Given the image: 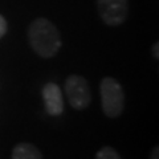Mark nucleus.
<instances>
[{
	"instance_id": "f257e3e1",
	"label": "nucleus",
	"mask_w": 159,
	"mask_h": 159,
	"mask_svg": "<svg viewBox=\"0 0 159 159\" xmlns=\"http://www.w3.org/2000/svg\"><path fill=\"white\" fill-rule=\"evenodd\" d=\"M28 40L33 52L43 58L56 56L61 48V36L57 27L44 17H39L31 23L28 28Z\"/></svg>"
},
{
	"instance_id": "f03ea898",
	"label": "nucleus",
	"mask_w": 159,
	"mask_h": 159,
	"mask_svg": "<svg viewBox=\"0 0 159 159\" xmlns=\"http://www.w3.org/2000/svg\"><path fill=\"white\" fill-rule=\"evenodd\" d=\"M102 111L109 118L121 116L125 109V92L116 78L105 77L99 84Z\"/></svg>"
},
{
	"instance_id": "7ed1b4c3",
	"label": "nucleus",
	"mask_w": 159,
	"mask_h": 159,
	"mask_svg": "<svg viewBox=\"0 0 159 159\" xmlns=\"http://www.w3.org/2000/svg\"><path fill=\"white\" fill-rule=\"evenodd\" d=\"M65 94L70 106L77 110L86 109L92 102V92L90 86L82 76L72 74L65 81Z\"/></svg>"
},
{
	"instance_id": "20e7f679",
	"label": "nucleus",
	"mask_w": 159,
	"mask_h": 159,
	"mask_svg": "<svg viewBox=\"0 0 159 159\" xmlns=\"http://www.w3.org/2000/svg\"><path fill=\"white\" fill-rule=\"evenodd\" d=\"M97 11L109 27H118L129 15V0H97Z\"/></svg>"
},
{
	"instance_id": "39448f33",
	"label": "nucleus",
	"mask_w": 159,
	"mask_h": 159,
	"mask_svg": "<svg viewBox=\"0 0 159 159\" xmlns=\"http://www.w3.org/2000/svg\"><path fill=\"white\" fill-rule=\"evenodd\" d=\"M43 101L45 111L49 116H60L64 111V98L61 89L53 82H48L43 88Z\"/></svg>"
},
{
	"instance_id": "423d86ee",
	"label": "nucleus",
	"mask_w": 159,
	"mask_h": 159,
	"mask_svg": "<svg viewBox=\"0 0 159 159\" xmlns=\"http://www.w3.org/2000/svg\"><path fill=\"white\" fill-rule=\"evenodd\" d=\"M11 159H43V154L32 143L21 142L13 147Z\"/></svg>"
},
{
	"instance_id": "0eeeda50",
	"label": "nucleus",
	"mask_w": 159,
	"mask_h": 159,
	"mask_svg": "<svg viewBox=\"0 0 159 159\" xmlns=\"http://www.w3.org/2000/svg\"><path fill=\"white\" fill-rule=\"evenodd\" d=\"M96 159H122V158H121V155L118 154V151L116 150V148L106 146V147L101 148V150L97 152Z\"/></svg>"
},
{
	"instance_id": "6e6552de",
	"label": "nucleus",
	"mask_w": 159,
	"mask_h": 159,
	"mask_svg": "<svg viewBox=\"0 0 159 159\" xmlns=\"http://www.w3.org/2000/svg\"><path fill=\"white\" fill-rule=\"evenodd\" d=\"M6 33H7V21H6V19L0 15V39Z\"/></svg>"
},
{
	"instance_id": "1a4fd4ad",
	"label": "nucleus",
	"mask_w": 159,
	"mask_h": 159,
	"mask_svg": "<svg viewBox=\"0 0 159 159\" xmlns=\"http://www.w3.org/2000/svg\"><path fill=\"white\" fill-rule=\"evenodd\" d=\"M158 157H159V148H158V146H157V147L152 150V152H151V159H158Z\"/></svg>"
},
{
	"instance_id": "9d476101",
	"label": "nucleus",
	"mask_w": 159,
	"mask_h": 159,
	"mask_svg": "<svg viewBox=\"0 0 159 159\" xmlns=\"http://www.w3.org/2000/svg\"><path fill=\"white\" fill-rule=\"evenodd\" d=\"M152 52H155V57L158 58V57H159V56H158V43L155 44V47L152 48Z\"/></svg>"
}]
</instances>
